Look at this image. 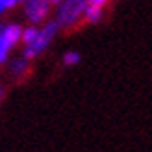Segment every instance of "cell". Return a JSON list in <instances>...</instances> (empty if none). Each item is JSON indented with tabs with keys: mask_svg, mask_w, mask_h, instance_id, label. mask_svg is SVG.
<instances>
[{
	"mask_svg": "<svg viewBox=\"0 0 152 152\" xmlns=\"http://www.w3.org/2000/svg\"><path fill=\"white\" fill-rule=\"evenodd\" d=\"M87 0H61L58 4V19L59 28H72L83 17Z\"/></svg>",
	"mask_w": 152,
	"mask_h": 152,
	"instance_id": "cell-2",
	"label": "cell"
},
{
	"mask_svg": "<svg viewBox=\"0 0 152 152\" xmlns=\"http://www.w3.org/2000/svg\"><path fill=\"white\" fill-rule=\"evenodd\" d=\"M4 6H6V10H11V7L17 6V0H0Z\"/></svg>",
	"mask_w": 152,
	"mask_h": 152,
	"instance_id": "cell-11",
	"label": "cell"
},
{
	"mask_svg": "<svg viewBox=\"0 0 152 152\" xmlns=\"http://www.w3.org/2000/svg\"><path fill=\"white\" fill-rule=\"evenodd\" d=\"M37 30L35 26H28V28H22V35H20V41L24 43V45H30L35 37H37Z\"/></svg>",
	"mask_w": 152,
	"mask_h": 152,
	"instance_id": "cell-7",
	"label": "cell"
},
{
	"mask_svg": "<svg viewBox=\"0 0 152 152\" xmlns=\"http://www.w3.org/2000/svg\"><path fill=\"white\" fill-rule=\"evenodd\" d=\"M83 17H86L87 22L91 24H96V22H100L102 19V7H96V6H86V11H83Z\"/></svg>",
	"mask_w": 152,
	"mask_h": 152,
	"instance_id": "cell-5",
	"label": "cell"
},
{
	"mask_svg": "<svg viewBox=\"0 0 152 152\" xmlns=\"http://www.w3.org/2000/svg\"><path fill=\"white\" fill-rule=\"evenodd\" d=\"M80 59H82V56H80V52H76V50H69V52L63 54V63L69 65V67L80 63Z\"/></svg>",
	"mask_w": 152,
	"mask_h": 152,
	"instance_id": "cell-8",
	"label": "cell"
},
{
	"mask_svg": "<svg viewBox=\"0 0 152 152\" xmlns=\"http://www.w3.org/2000/svg\"><path fill=\"white\" fill-rule=\"evenodd\" d=\"M19 2H22V4H24V2H26V0H17V4H19Z\"/></svg>",
	"mask_w": 152,
	"mask_h": 152,
	"instance_id": "cell-15",
	"label": "cell"
},
{
	"mask_svg": "<svg viewBox=\"0 0 152 152\" xmlns=\"http://www.w3.org/2000/svg\"><path fill=\"white\" fill-rule=\"evenodd\" d=\"M108 2H110V0H87L89 6H96V7H104Z\"/></svg>",
	"mask_w": 152,
	"mask_h": 152,
	"instance_id": "cell-10",
	"label": "cell"
},
{
	"mask_svg": "<svg viewBox=\"0 0 152 152\" xmlns=\"http://www.w3.org/2000/svg\"><path fill=\"white\" fill-rule=\"evenodd\" d=\"M20 35H22V26L17 24V22H10V24L0 28V37H2L11 48L20 43Z\"/></svg>",
	"mask_w": 152,
	"mask_h": 152,
	"instance_id": "cell-4",
	"label": "cell"
},
{
	"mask_svg": "<svg viewBox=\"0 0 152 152\" xmlns=\"http://www.w3.org/2000/svg\"><path fill=\"white\" fill-rule=\"evenodd\" d=\"M10 52H11V47L2 39V37H0V63H6V61H7Z\"/></svg>",
	"mask_w": 152,
	"mask_h": 152,
	"instance_id": "cell-9",
	"label": "cell"
},
{
	"mask_svg": "<svg viewBox=\"0 0 152 152\" xmlns=\"http://www.w3.org/2000/svg\"><path fill=\"white\" fill-rule=\"evenodd\" d=\"M2 98H4V89L0 87V102H2Z\"/></svg>",
	"mask_w": 152,
	"mask_h": 152,
	"instance_id": "cell-13",
	"label": "cell"
},
{
	"mask_svg": "<svg viewBox=\"0 0 152 152\" xmlns=\"http://www.w3.org/2000/svg\"><path fill=\"white\" fill-rule=\"evenodd\" d=\"M50 2L48 0H26L24 2V15L32 24H39L48 17Z\"/></svg>",
	"mask_w": 152,
	"mask_h": 152,
	"instance_id": "cell-3",
	"label": "cell"
},
{
	"mask_svg": "<svg viewBox=\"0 0 152 152\" xmlns=\"http://www.w3.org/2000/svg\"><path fill=\"white\" fill-rule=\"evenodd\" d=\"M6 11H7V10H6V6H4L2 2H0V15H4Z\"/></svg>",
	"mask_w": 152,
	"mask_h": 152,
	"instance_id": "cell-12",
	"label": "cell"
},
{
	"mask_svg": "<svg viewBox=\"0 0 152 152\" xmlns=\"http://www.w3.org/2000/svg\"><path fill=\"white\" fill-rule=\"evenodd\" d=\"M28 71V59L24 58H19V59H13L11 65H10V72L13 76H22Z\"/></svg>",
	"mask_w": 152,
	"mask_h": 152,
	"instance_id": "cell-6",
	"label": "cell"
},
{
	"mask_svg": "<svg viewBox=\"0 0 152 152\" xmlns=\"http://www.w3.org/2000/svg\"><path fill=\"white\" fill-rule=\"evenodd\" d=\"M58 30H59V24L56 20H50V22H47L39 32H37V37L30 43V45H24V54H22V58L24 59H34V58H37L39 54H43L45 50H47V47L52 43V39L56 37V34H58Z\"/></svg>",
	"mask_w": 152,
	"mask_h": 152,
	"instance_id": "cell-1",
	"label": "cell"
},
{
	"mask_svg": "<svg viewBox=\"0 0 152 152\" xmlns=\"http://www.w3.org/2000/svg\"><path fill=\"white\" fill-rule=\"evenodd\" d=\"M48 2H50V4H59L61 0H48Z\"/></svg>",
	"mask_w": 152,
	"mask_h": 152,
	"instance_id": "cell-14",
	"label": "cell"
}]
</instances>
